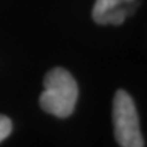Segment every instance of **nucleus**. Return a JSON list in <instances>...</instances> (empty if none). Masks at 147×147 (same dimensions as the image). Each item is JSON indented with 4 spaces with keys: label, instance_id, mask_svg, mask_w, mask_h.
I'll use <instances>...</instances> for the list:
<instances>
[{
    "label": "nucleus",
    "instance_id": "nucleus-1",
    "mask_svg": "<svg viewBox=\"0 0 147 147\" xmlns=\"http://www.w3.org/2000/svg\"><path fill=\"white\" fill-rule=\"evenodd\" d=\"M78 83L65 68H52L44 78V91L40 95V106L44 112L60 119L74 113L78 102Z\"/></svg>",
    "mask_w": 147,
    "mask_h": 147
},
{
    "label": "nucleus",
    "instance_id": "nucleus-2",
    "mask_svg": "<svg viewBox=\"0 0 147 147\" xmlns=\"http://www.w3.org/2000/svg\"><path fill=\"white\" fill-rule=\"evenodd\" d=\"M113 131L120 147H144L136 106L125 90H117L113 97Z\"/></svg>",
    "mask_w": 147,
    "mask_h": 147
},
{
    "label": "nucleus",
    "instance_id": "nucleus-3",
    "mask_svg": "<svg viewBox=\"0 0 147 147\" xmlns=\"http://www.w3.org/2000/svg\"><path fill=\"white\" fill-rule=\"evenodd\" d=\"M125 0H95L91 15L98 25H121L127 18Z\"/></svg>",
    "mask_w": 147,
    "mask_h": 147
},
{
    "label": "nucleus",
    "instance_id": "nucleus-4",
    "mask_svg": "<svg viewBox=\"0 0 147 147\" xmlns=\"http://www.w3.org/2000/svg\"><path fill=\"white\" fill-rule=\"evenodd\" d=\"M11 131H12V121L7 116L0 115V142L7 139Z\"/></svg>",
    "mask_w": 147,
    "mask_h": 147
}]
</instances>
